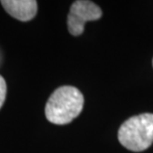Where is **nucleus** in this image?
Instances as JSON below:
<instances>
[{
    "label": "nucleus",
    "mask_w": 153,
    "mask_h": 153,
    "mask_svg": "<svg viewBox=\"0 0 153 153\" xmlns=\"http://www.w3.org/2000/svg\"><path fill=\"white\" fill-rule=\"evenodd\" d=\"M102 15L100 6L88 0H78L71 6L68 15V29L73 36L82 34L88 21L99 20Z\"/></svg>",
    "instance_id": "obj_3"
},
{
    "label": "nucleus",
    "mask_w": 153,
    "mask_h": 153,
    "mask_svg": "<svg viewBox=\"0 0 153 153\" xmlns=\"http://www.w3.org/2000/svg\"><path fill=\"white\" fill-rule=\"evenodd\" d=\"M121 145L131 151H143L153 143V114H142L128 118L118 130Z\"/></svg>",
    "instance_id": "obj_2"
},
{
    "label": "nucleus",
    "mask_w": 153,
    "mask_h": 153,
    "mask_svg": "<svg viewBox=\"0 0 153 153\" xmlns=\"http://www.w3.org/2000/svg\"><path fill=\"white\" fill-rule=\"evenodd\" d=\"M84 106V96L72 85L58 88L49 97L45 108L46 117L51 123L68 124L78 117Z\"/></svg>",
    "instance_id": "obj_1"
},
{
    "label": "nucleus",
    "mask_w": 153,
    "mask_h": 153,
    "mask_svg": "<svg viewBox=\"0 0 153 153\" xmlns=\"http://www.w3.org/2000/svg\"><path fill=\"white\" fill-rule=\"evenodd\" d=\"M152 65H153V60H152Z\"/></svg>",
    "instance_id": "obj_6"
},
{
    "label": "nucleus",
    "mask_w": 153,
    "mask_h": 153,
    "mask_svg": "<svg viewBox=\"0 0 153 153\" xmlns=\"http://www.w3.org/2000/svg\"><path fill=\"white\" fill-rule=\"evenodd\" d=\"M6 12L17 20L27 22L37 14V1L35 0H2L0 2Z\"/></svg>",
    "instance_id": "obj_4"
},
{
    "label": "nucleus",
    "mask_w": 153,
    "mask_h": 153,
    "mask_svg": "<svg viewBox=\"0 0 153 153\" xmlns=\"http://www.w3.org/2000/svg\"><path fill=\"white\" fill-rule=\"evenodd\" d=\"M6 94H7V85L6 82L2 76H0V108H2L3 103L5 102Z\"/></svg>",
    "instance_id": "obj_5"
}]
</instances>
